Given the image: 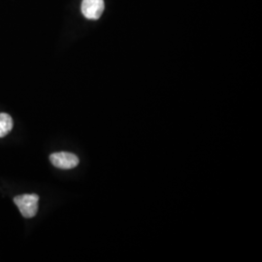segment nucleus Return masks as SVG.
Returning a JSON list of instances; mask_svg holds the SVG:
<instances>
[{
    "label": "nucleus",
    "mask_w": 262,
    "mask_h": 262,
    "mask_svg": "<svg viewBox=\"0 0 262 262\" xmlns=\"http://www.w3.org/2000/svg\"><path fill=\"white\" fill-rule=\"evenodd\" d=\"M103 11V0H83L82 13L86 19H99Z\"/></svg>",
    "instance_id": "7ed1b4c3"
},
{
    "label": "nucleus",
    "mask_w": 262,
    "mask_h": 262,
    "mask_svg": "<svg viewBox=\"0 0 262 262\" xmlns=\"http://www.w3.org/2000/svg\"><path fill=\"white\" fill-rule=\"evenodd\" d=\"M50 160L55 167L63 170L75 168L80 162L79 158L76 155L68 151H59L52 154L50 156Z\"/></svg>",
    "instance_id": "f03ea898"
},
{
    "label": "nucleus",
    "mask_w": 262,
    "mask_h": 262,
    "mask_svg": "<svg viewBox=\"0 0 262 262\" xmlns=\"http://www.w3.org/2000/svg\"><path fill=\"white\" fill-rule=\"evenodd\" d=\"M14 202L19 208L20 214L26 219L35 216L38 212L39 196L37 194H23L14 198Z\"/></svg>",
    "instance_id": "f257e3e1"
},
{
    "label": "nucleus",
    "mask_w": 262,
    "mask_h": 262,
    "mask_svg": "<svg viewBox=\"0 0 262 262\" xmlns=\"http://www.w3.org/2000/svg\"><path fill=\"white\" fill-rule=\"evenodd\" d=\"M13 128V120L6 113L0 114V138L9 134Z\"/></svg>",
    "instance_id": "20e7f679"
}]
</instances>
